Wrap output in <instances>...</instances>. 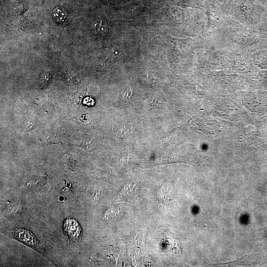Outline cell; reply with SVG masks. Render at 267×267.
I'll use <instances>...</instances> for the list:
<instances>
[{
    "mask_svg": "<svg viewBox=\"0 0 267 267\" xmlns=\"http://www.w3.org/2000/svg\"><path fill=\"white\" fill-rule=\"evenodd\" d=\"M64 229L68 236L73 241L78 240L81 236V228L78 222L74 220L66 219L64 223Z\"/></svg>",
    "mask_w": 267,
    "mask_h": 267,
    "instance_id": "obj_1",
    "label": "cell"
},
{
    "mask_svg": "<svg viewBox=\"0 0 267 267\" xmlns=\"http://www.w3.org/2000/svg\"><path fill=\"white\" fill-rule=\"evenodd\" d=\"M36 122L34 121V119H29L25 121V125H26V128H30L29 124L31 125V128H33Z\"/></svg>",
    "mask_w": 267,
    "mask_h": 267,
    "instance_id": "obj_6",
    "label": "cell"
},
{
    "mask_svg": "<svg viewBox=\"0 0 267 267\" xmlns=\"http://www.w3.org/2000/svg\"><path fill=\"white\" fill-rule=\"evenodd\" d=\"M15 237L23 243L33 246L36 244L37 241L33 235L29 231L22 228H18L14 232Z\"/></svg>",
    "mask_w": 267,
    "mask_h": 267,
    "instance_id": "obj_3",
    "label": "cell"
},
{
    "mask_svg": "<svg viewBox=\"0 0 267 267\" xmlns=\"http://www.w3.org/2000/svg\"><path fill=\"white\" fill-rule=\"evenodd\" d=\"M52 16L54 20L58 24H65L68 21V12L64 7H55L52 11Z\"/></svg>",
    "mask_w": 267,
    "mask_h": 267,
    "instance_id": "obj_4",
    "label": "cell"
},
{
    "mask_svg": "<svg viewBox=\"0 0 267 267\" xmlns=\"http://www.w3.org/2000/svg\"><path fill=\"white\" fill-rule=\"evenodd\" d=\"M92 33L97 37H105L109 31V26L106 21L98 19L93 22L91 27Z\"/></svg>",
    "mask_w": 267,
    "mask_h": 267,
    "instance_id": "obj_2",
    "label": "cell"
},
{
    "mask_svg": "<svg viewBox=\"0 0 267 267\" xmlns=\"http://www.w3.org/2000/svg\"><path fill=\"white\" fill-rule=\"evenodd\" d=\"M51 77V73L49 71L46 70L43 72L39 79V87L41 89L46 87L49 82Z\"/></svg>",
    "mask_w": 267,
    "mask_h": 267,
    "instance_id": "obj_5",
    "label": "cell"
}]
</instances>
